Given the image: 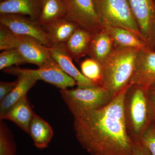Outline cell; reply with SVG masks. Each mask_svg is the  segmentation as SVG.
I'll return each instance as SVG.
<instances>
[{"mask_svg": "<svg viewBox=\"0 0 155 155\" xmlns=\"http://www.w3.org/2000/svg\"><path fill=\"white\" fill-rule=\"evenodd\" d=\"M41 11L40 0H2L0 2V15L21 14L38 21Z\"/></svg>", "mask_w": 155, "mask_h": 155, "instance_id": "obj_15", "label": "cell"}, {"mask_svg": "<svg viewBox=\"0 0 155 155\" xmlns=\"http://www.w3.org/2000/svg\"><path fill=\"white\" fill-rule=\"evenodd\" d=\"M126 87L101 109L73 115L78 141L90 155H132L134 143L127 133L123 109Z\"/></svg>", "mask_w": 155, "mask_h": 155, "instance_id": "obj_1", "label": "cell"}, {"mask_svg": "<svg viewBox=\"0 0 155 155\" xmlns=\"http://www.w3.org/2000/svg\"><path fill=\"white\" fill-rule=\"evenodd\" d=\"M94 1L100 22L104 28L110 26L125 28L143 41L127 0Z\"/></svg>", "mask_w": 155, "mask_h": 155, "instance_id": "obj_5", "label": "cell"}, {"mask_svg": "<svg viewBox=\"0 0 155 155\" xmlns=\"http://www.w3.org/2000/svg\"><path fill=\"white\" fill-rule=\"evenodd\" d=\"M65 17L93 34L104 27L100 22L94 0H63Z\"/></svg>", "mask_w": 155, "mask_h": 155, "instance_id": "obj_6", "label": "cell"}, {"mask_svg": "<svg viewBox=\"0 0 155 155\" xmlns=\"http://www.w3.org/2000/svg\"><path fill=\"white\" fill-rule=\"evenodd\" d=\"M148 104L151 124L155 123V84L148 88Z\"/></svg>", "mask_w": 155, "mask_h": 155, "instance_id": "obj_27", "label": "cell"}, {"mask_svg": "<svg viewBox=\"0 0 155 155\" xmlns=\"http://www.w3.org/2000/svg\"><path fill=\"white\" fill-rule=\"evenodd\" d=\"M0 23L16 34L30 37L50 47L48 36L38 21L21 14H4L0 15Z\"/></svg>", "mask_w": 155, "mask_h": 155, "instance_id": "obj_8", "label": "cell"}, {"mask_svg": "<svg viewBox=\"0 0 155 155\" xmlns=\"http://www.w3.org/2000/svg\"><path fill=\"white\" fill-rule=\"evenodd\" d=\"M48 48L52 58L65 73L76 81L78 87L97 85L85 77L78 70L73 64L72 58L65 50L61 47H49Z\"/></svg>", "mask_w": 155, "mask_h": 155, "instance_id": "obj_13", "label": "cell"}, {"mask_svg": "<svg viewBox=\"0 0 155 155\" xmlns=\"http://www.w3.org/2000/svg\"><path fill=\"white\" fill-rule=\"evenodd\" d=\"M93 35L84 28L79 27L67 41L60 47L65 50L72 59L78 61L88 54Z\"/></svg>", "mask_w": 155, "mask_h": 155, "instance_id": "obj_16", "label": "cell"}, {"mask_svg": "<svg viewBox=\"0 0 155 155\" xmlns=\"http://www.w3.org/2000/svg\"><path fill=\"white\" fill-rule=\"evenodd\" d=\"M153 125H155V123H154V124H153Z\"/></svg>", "mask_w": 155, "mask_h": 155, "instance_id": "obj_31", "label": "cell"}, {"mask_svg": "<svg viewBox=\"0 0 155 155\" xmlns=\"http://www.w3.org/2000/svg\"><path fill=\"white\" fill-rule=\"evenodd\" d=\"M0 155H16L13 134L3 120L0 121Z\"/></svg>", "mask_w": 155, "mask_h": 155, "instance_id": "obj_22", "label": "cell"}, {"mask_svg": "<svg viewBox=\"0 0 155 155\" xmlns=\"http://www.w3.org/2000/svg\"><path fill=\"white\" fill-rule=\"evenodd\" d=\"M35 114L27 96H25L0 115V119L10 120L28 133L29 125Z\"/></svg>", "mask_w": 155, "mask_h": 155, "instance_id": "obj_14", "label": "cell"}, {"mask_svg": "<svg viewBox=\"0 0 155 155\" xmlns=\"http://www.w3.org/2000/svg\"><path fill=\"white\" fill-rule=\"evenodd\" d=\"M114 47L113 39L104 28L100 32L93 35L87 54L101 66Z\"/></svg>", "mask_w": 155, "mask_h": 155, "instance_id": "obj_17", "label": "cell"}, {"mask_svg": "<svg viewBox=\"0 0 155 155\" xmlns=\"http://www.w3.org/2000/svg\"><path fill=\"white\" fill-rule=\"evenodd\" d=\"M140 143L155 155V125L151 124L142 137Z\"/></svg>", "mask_w": 155, "mask_h": 155, "instance_id": "obj_26", "label": "cell"}, {"mask_svg": "<svg viewBox=\"0 0 155 155\" xmlns=\"http://www.w3.org/2000/svg\"><path fill=\"white\" fill-rule=\"evenodd\" d=\"M60 93L72 115L104 107L110 102L115 96L99 85L61 89Z\"/></svg>", "mask_w": 155, "mask_h": 155, "instance_id": "obj_4", "label": "cell"}, {"mask_svg": "<svg viewBox=\"0 0 155 155\" xmlns=\"http://www.w3.org/2000/svg\"><path fill=\"white\" fill-rule=\"evenodd\" d=\"M42 25L48 36L50 47L62 46L79 27L65 17Z\"/></svg>", "mask_w": 155, "mask_h": 155, "instance_id": "obj_12", "label": "cell"}, {"mask_svg": "<svg viewBox=\"0 0 155 155\" xmlns=\"http://www.w3.org/2000/svg\"><path fill=\"white\" fill-rule=\"evenodd\" d=\"M104 28L113 39L115 46L139 50L149 47L140 38L125 28L110 26H105Z\"/></svg>", "mask_w": 155, "mask_h": 155, "instance_id": "obj_20", "label": "cell"}, {"mask_svg": "<svg viewBox=\"0 0 155 155\" xmlns=\"http://www.w3.org/2000/svg\"><path fill=\"white\" fill-rule=\"evenodd\" d=\"M132 155H152L147 148L140 143H134Z\"/></svg>", "mask_w": 155, "mask_h": 155, "instance_id": "obj_29", "label": "cell"}, {"mask_svg": "<svg viewBox=\"0 0 155 155\" xmlns=\"http://www.w3.org/2000/svg\"><path fill=\"white\" fill-rule=\"evenodd\" d=\"M129 84L148 88L155 84V51L148 47L139 50Z\"/></svg>", "mask_w": 155, "mask_h": 155, "instance_id": "obj_10", "label": "cell"}, {"mask_svg": "<svg viewBox=\"0 0 155 155\" xmlns=\"http://www.w3.org/2000/svg\"><path fill=\"white\" fill-rule=\"evenodd\" d=\"M81 73L97 85L102 86V71L101 64L95 60L87 59L81 64Z\"/></svg>", "mask_w": 155, "mask_h": 155, "instance_id": "obj_23", "label": "cell"}, {"mask_svg": "<svg viewBox=\"0 0 155 155\" xmlns=\"http://www.w3.org/2000/svg\"><path fill=\"white\" fill-rule=\"evenodd\" d=\"M18 84L15 88L5 97L0 104V115L4 114L15 103L26 96L27 93L33 87L38 80L28 75L19 74L17 75Z\"/></svg>", "mask_w": 155, "mask_h": 155, "instance_id": "obj_19", "label": "cell"}, {"mask_svg": "<svg viewBox=\"0 0 155 155\" xmlns=\"http://www.w3.org/2000/svg\"><path fill=\"white\" fill-rule=\"evenodd\" d=\"M3 71L16 76L19 74L28 75L38 81L43 80L51 84L60 89L68 88L77 85L76 81L65 73L54 60L37 69L11 67L4 69Z\"/></svg>", "mask_w": 155, "mask_h": 155, "instance_id": "obj_7", "label": "cell"}, {"mask_svg": "<svg viewBox=\"0 0 155 155\" xmlns=\"http://www.w3.org/2000/svg\"><path fill=\"white\" fill-rule=\"evenodd\" d=\"M27 64L25 59L17 49L4 50L0 54V69L4 70L13 65Z\"/></svg>", "mask_w": 155, "mask_h": 155, "instance_id": "obj_24", "label": "cell"}, {"mask_svg": "<svg viewBox=\"0 0 155 155\" xmlns=\"http://www.w3.org/2000/svg\"><path fill=\"white\" fill-rule=\"evenodd\" d=\"M41 11L38 22L44 25L65 17L66 10L63 0H40Z\"/></svg>", "mask_w": 155, "mask_h": 155, "instance_id": "obj_21", "label": "cell"}, {"mask_svg": "<svg viewBox=\"0 0 155 155\" xmlns=\"http://www.w3.org/2000/svg\"><path fill=\"white\" fill-rule=\"evenodd\" d=\"M16 36L15 48L18 50L27 63L39 67L54 61L48 47L42 45L35 39L19 35L16 34Z\"/></svg>", "mask_w": 155, "mask_h": 155, "instance_id": "obj_11", "label": "cell"}, {"mask_svg": "<svg viewBox=\"0 0 155 155\" xmlns=\"http://www.w3.org/2000/svg\"><path fill=\"white\" fill-rule=\"evenodd\" d=\"M153 1H154V2L155 3V0H153Z\"/></svg>", "mask_w": 155, "mask_h": 155, "instance_id": "obj_32", "label": "cell"}, {"mask_svg": "<svg viewBox=\"0 0 155 155\" xmlns=\"http://www.w3.org/2000/svg\"><path fill=\"white\" fill-rule=\"evenodd\" d=\"M140 30L143 41L153 50V26L155 22L153 0H127Z\"/></svg>", "mask_w": 155, "mask_h": 155, "instance_id": "obj_9", "label": "cell"}, {"mask_svg": "<svg viewBox=\"0 0 155 155\" xmlns=\"http://www.w3.org/2000/svg\"><path fill=\"white\" fill-rule=\"evenodd\" d=\"M2 1V0H0V2H1V1Z\"/></svg>", "mask_w": 155, "mask_h": 155, "instance_id": "obj_33", "label": "cell"}, {"mask_svg": "<svg viewBox=\"0 0 155 155\" xmlns=\"http://www.w3.org/2000/svg\"><path fill=\"white\" fill-rule=\"evenodd\" d=\"M153 35L154 39V48L153 50L155 49V22L153 24Z\"/></svg>", "mask_w": 155, "mask_h": 155, "instance_id": "obj_30", "label": "cell"}, {"mask_svg": "<svg viewBox=\"0 0 155 155\" xmlns=\"http://www.w3.org/2000/svg\"><path fill=\"white\" fill-rule=\"evenodd\" d=\"M139 49L115 46L101 65L102 86L116 94L129 84Z\"/></svg>", "mask_w": 155, "mask_h": 155, "instance_id": "obj_2", "label": "cell"}, {"mask_svg": "<svg viewBox=\"0 0 155 155\" xmlns=\"http://www.w3.org/2000/svg\"><path fill=\"white\" fill-rule=\"evenodd\" d=\"M125 126L134 143H140L143 135L151 124L148 104V89L129 84L123 102Z\"/></svg>", "mask_w": 155, "mask_h": 155, "instance_id": "obj_3", "label": "cell"}, {"mask_svg": "<svg viewBox=\"0 0 155 155\" xmlns=\"http://www.w3.org/2000/svg\"><path fill=\"white\" fill-rule=\"evenodd\" d=\"M18 84V80L13 82H0V101L8 95L15 88Z\"/></svg>", "mask_w": 155, "mask_h": 155, "instance_id": "obj_28", "label": "cell"}, {"mask_svg": "<svg viewBox=\"0 0 155 155\" xmlns=\"http://www.w3.org/2000/svg\"><path fill=\"white\" fill-rule=\"evenodd\" d=\"M16 34L8 27L0 23V50L15 48Z\"/></svg>", "mask_w": 155, "mask_h": 155, "instance_id": "obj_25", "label": "cell"}, {"mask_svg": "<svg viewBox=\"0 0 155 155\" xmlns=\"http://www.w3.org/2000/svg\"><path fill=\"white\" fill-rule=\"evenodd\" d=\"M28 133L34 144L38 149L48 147L51 140L54 131L48 123L35 114L29 125Z\"/></svg>", "mask_w": 155, "mask_h": 155, "instance_id": "obj_18", "label": "cell"}]
</instances>
